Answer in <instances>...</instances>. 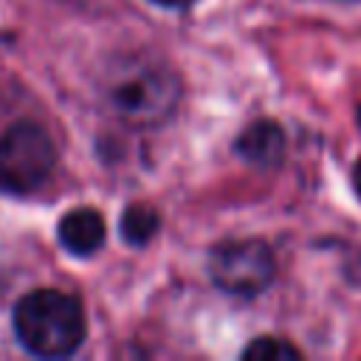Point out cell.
<instances>
[{
    "mask_svg": "<svg viewBox=\"0 0 361 361\" xmlns=\"http://www.w3.org/2000/svg\"><path fill=\"white\" fill-rule=\"evenodd\" d=\"M102 102L113 118L127 127H158L180 102V79L155 54L130 51L113 56L99 82Z\"/></svg>",
    "mask_w": 361,
    "mask_h": 361,
    "instance_id": "obj_1",
    "label": "cell"
},
{
    "mask_svg": "<svg viewBox=\"0 0 361 361\" xmlns=\"http://www.w3.org/2000/svg\"><path fill=\"white\" fill-rule=\"evenodd\" d=\"M20 344L39 358H65L79 350L87 333L82 302L56 288H37L14 307Z\"/></svg>",
    "mask_w": 361,
    "mask_h": 361,
    "instance_id": "obj_2",
    "label": "cell"
},
{
    "mask_svg": "<svg viewBox=\"0 0 361 361\" xmlns=\"http://www.w3.org/2000/svg\"><path fill=\"white\" fill-rule=\"evenodd\" d=\"M56 164L51 135L34 121H17L0 135V192H37Z\"/></svg>",
    "mask_w": 361,
    "mask_h": 361,
    "instance_id": "obj_3",
    "label": "cell"
},
{
    "mask_svg": "<svg viewBox=\"0 0 361 361\" xmlns=\"http://www.w3.org/2000/svg\"><path fill=\"white\" fill-rule=\"evenodd\" d=\"M212 282L231 296H257L274 279V254L262 240H226L209 254Z\"/></svg>",
    "mask_w": 361,
    "mask_h": 361,
    "instance_id": "obj_4",
    "label": "cell"
},
{
    "mask_svg": "<svg viewBox=\"0 0 361 361\" xmlns=\"http://www.w3.org/2000/svg\"><path fill=\"white\" fill-rule=\"evenodd\" d=\"M56 234H59V243L65 251H71L76 257H87V254H96L104 243V220L96 209L79 206L59 220Z\"/></svg>",
    "mask_w": 361,
    "mask_h": 361,
    "instance_id": "obj_5",
    "label": "cell"
},
{
    "mask_svg": "<svg viewBox=\"0 0 361 361\" xmlns=\"http://www.w3.org/2000/svg\"><path fill=\"white\" fill-rule=\"evenodd\" d=\"M237 152L257 166H274L282 161L285 152V133L276 121H254L251 127H245L237 138Z\"/></svg>",
    "mask_w": 361,
    "mask_h": 361,
    "instance_id": "obj_6",
    "label": "cell"
},
{
    "mask_svg": "<svg viewBox=\"0 0 361 361\" xmlns=\"http://www.w3.org/2000/svg\"><path fill=\"white\" fill-rule=\"evenodd\" d=\"M158 231V212L144 203H133L121 214V237L130 245H144Z\"/></svg>",
    "mask_w": 361,
    "mask_h": 361,
    "instance_id": "obj_7",
    "label": "cell"
},
{
    "mask_svg": "<svg viewBox=\"0 0 361 361\" xmlns=\"http://www.w3.org/2000/svg\"><path fill=\"white\" fill-rule=\"evenodd\" d=\"M302 353L282 341V338H271V336H262L257 341H251L245 350H243V358L245 361H296Z\"/></svg>",
    "mask_w": 361,
    "mask_h": 361,
    "instance_id": "obj_8",
    "label": "cell"
},
{
    "mask_svg": "<svg viewBox=\"0 0 361 361\" xmlns=\"http://www.w3.org/2000/svg\"><path fill=\"white\" fill-rule=\"evenodd\" d=\"M158 6H166V8H183V6H192L195 0H152Z\"/></svg>",
    "mask_w": 361,
    "mask_h": 361,
    "instance_id": "obj_9",
    "label": "cell"
},
{
    "mask_svg": "<svg viewBox=\"0 0 361 361\" xmlns=\"http://www.w3.org/2000/svg\"><path fill=\"white\" fill-rule=\"evenodd\" d=\"M353 186H355V192H358V197H361V161L353 166Z\"/></svg>",
    "mask_w": 361,
    "mask_h": 361,
    "instance_id": "obj_10",
    "label": "cell"
},
{
    "mask_svg": "<svg viewBox=\"0 0 361 361\" xmlns=\"http://www.w3.org/2000/svg\"><path fill=\"white\" fill-rule=\"evenodd\" d=\"M358 121H361V107H358Z\"/></svg>",
    "mask_w": 361,
    "mask_h": 361,
    "instance_id": "obj_11",
    "label": "cell"
}]
</instances>
